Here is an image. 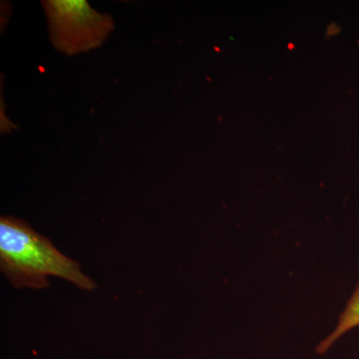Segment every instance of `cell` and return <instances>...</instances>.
Segmentation results:
<instances>
[{
	"instance_id": "6da1fadb",
	"label": "cell",
	"mask_w": 359,
	"mask_h": 359,
	"mask_svg": "<svg viewBox=\"0 0 359 359\" xmlns=\"http://www.w3.org/2000/svg\"><path fill=\"white\" fill-rule=\"evenodd\" d=\"M0 268L18 289H46L48 276L63 278L89 292L96 287L77 262L65 256L48 238L14 217L0 219Z\"/></svg>"
},
{
	"instance_id": "7a4b0ae2",
	"label": "cell",
	"mask_w": 359,
	"mask_h": 359,
	"mask_svg": "<svg viewBox=\"0 0 359 359\" xmlns=\"http://www.w3.org/2000/svg\"><path fill=\"white\" fill-rule=\"evenodd\" d=\"M52 42L67 54L99 46L113 29L109 16L97 13L86 1H45Z\"/></svg>"
},
{
	"instance_id": "3957f363",
	"label": "cell",
	"mask_w": 359,
	"mask_h": 359,
	"mask_svg": "<svg viewBox=\"0 0 359 359\" xmlns=\"http://www.w3.org/2000/svg\"><path fill=\"white\" fill-rule=\"evenodd\" d=\"M359 327V285L351 297L344 313L340 314L339 323L334 332L316 347L318 353H327L330 347L353 328Z\"/></svg>"
}]
</instances>
